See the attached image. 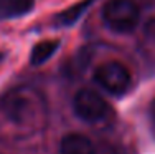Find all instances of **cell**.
Listing matches in <instances>:
<instances>
[{
	"label": "cell",
	"instance_id": "6da1fadb",
	"mask_svg": "<svg viewBox=\"0 0 155 154\" xmlns=\"http://www.w3.org/2000/svg\"><path fill=\"white\" fill-rule=\"evenodd\" d=\"M104 25L114 33H130L140 22V9L134 0H107L101 12Z\"/></svg>",
	"mask_w": 155,
	"mask_h": 154
},
{
	"label": "cell",
	"instance_id": "5b68a950",
	"mask_svg": "<svg viewBox=\"0 0 155 154\" xmlns=\"http://www.w3.org/2000/svg\"><path fill=\"white\" fill-rule=\"evenodd\" d=\"M35 0H0V22L23 17L31 12Z\"/></svg>",
	"mask_w": 155,
	"mask_h": 154
},
{
	"label": "cell",
	"instance_id": "8992f818",
	"mask_svg": "<svg viewBox=\"0 0 155 154\" xmlns=\"http://www.w3.org/2000/svg\"><path fill=\"white\" fill-rule=\"evenodd\" d=\"M58 46H60V40H43V42L36 43L31 48L30 53V61L31 65H43L48 58H51L56 53Z\"/></svg>",
	"mask_w": 155,
	"mask_h": 154
},
{
	"label": "cell",
	"instance_id": "277c9868",
	"mask_svg": "<svg viewBox=\"0 0 155 154\" xmlns=\"http://www.w3.org/2000/svg\"><path fill=\"white\" fill-rule=\"evenodd\" d=\"M61 154H96V146L87 136L79 133H69L61 139Z\"/></svg>",
	"mask_w": 155,
	"mask_h": 154
},
{
	"label": "cell",
	"instance_id": "30bf717a",
	"mask_svg": "<svg viewBox=\"0 0 155 154\" xmlns=\"http://www.w3.org/2000/svg\"><path fill=\"white\" fill-rule=\"evenodd\" d=\"M2 60H3V53L0 51V63H2Z\"/></svg>",
	"mask_w": 155,
	"mask_h": 154
},
{
	"label": "cell",
	"instance_id": "ba28073f",
	"mask_svg": "<svg viewBox=\"0 0 155 154\" xmlns=\"http://www.w3.org/2000/svg\"><path fill=\"white\" fill-rule=\"evenodd\" d=\"M143 33L149 40H152L155 42V17L149 18V20L145 22V25H143Z\"/></svg>",
	"mask_w": 155,
	"mask_h": 154
},
{
	"label": "cell",
	"instance_id": "3957f363",
	"mask_svg": "<svg viewBox=\"0 0 155 154\" xmlns=\"http://www.w3.org/2000/svg\"><path fill=\"white\" fill-rule=\"evenodd\" d=\"M73 109L78 118L86 123H97L109 115V104L93 90H79L73 98Z\"/></svg>",
	"mask_w": 155,
	"mask_h": 154
},
{
	"label": "cell",
	"instance_id": "52a82bcc",
	"mask_svg": "<svg viewBox=\"0 0 155 154\" xmlns=\"http://www.w3.org/2000/svg\"><path fill=\"white\" fill-rule=\"evenodd\" d=\"M94 2L96 0H81L79 3H74L73 7L66 9L64 12L58 13V15L54 17V23H56L58 27H68V25H73L78 18L86 12L87 7L93 5Z\"/></svg>",
	"mask_w": 155,
	"mask_h": 154
},
{
	"label": "cell",
	"instance_id": "7a4b0ae2",
	"mask_svg": "<svg viewBox=\"0 0 155 154\" xmlns=\"http://www.w3.org/2000/svg\"><path fill=\"white\" fill-rule=\"evenodd\" d=\"M94 81L110 94L120 96L129 90L132 75L124 63L116 60L106 61L94 70Z\"/></svg>",
	"mask_w": 155,
	"mask_h": 154
},
{
	"label": "cell",
	"instance_id": "9c48e42d",
	"mask_svg": "<svg viewBox=\"0 0 155 154\" xmlns=\"http://www.w3.org/2000/svg\"><path fill=\"white\" fill-rule=\"evenodd\" d=\"M149 113H150V119H152V121H153V124H155V98H153V101L150 103Z\"/></svg>",
	"mask_w": 155,
	"mask_h": 154
}]
</instances>
